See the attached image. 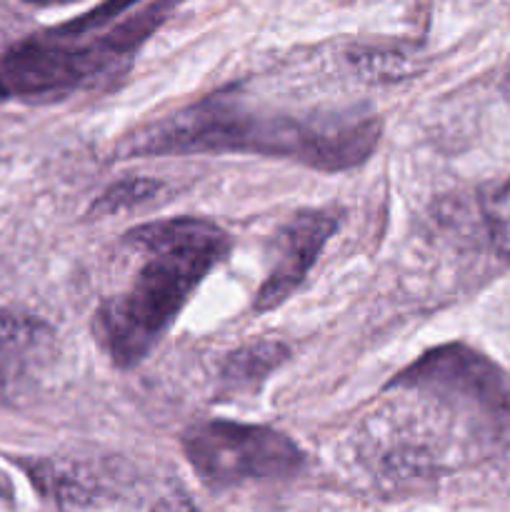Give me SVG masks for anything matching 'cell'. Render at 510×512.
I'll list each match as a JSON object with an SVG mask.
<instances>
[{
  "mask_svg": "<svg viewBox=\"0 0 510 512\" xmlns=\"http://www.w3.org/2000/svg\"><path fill=\"white\" fill-rule=\"evenodd\" d=\"M380 120L360 110H290L218 93L138 130L123 155L260 153L320 170H345L368 160Z\"/></svg>",
  "mask_w": 510,
  "mask_h": 512,
  "instance_id": "obj_1",
  "label": "cell"
},
{
  "mask_svg": "<svg viewBox=\"0 0 510 512\" xmlns=\"http://www.w3.org/2000/svg\"><path fill=\"white\" fill-rule=\"evenodd\" d=\"M378 425L380 458L408 470H430L455 455L488 453L510 438V390L478 353L448 345L425 353L388 385Z\"/></svg>",
  "mask_w": 510,
  "mask_h": 512,
  "instance_id": "obj_2",
  "label": "cell"
},
{
  "mask_svg": "<svg viewBox=\"0 0 510 512\" xmlns=\"http://www.w3.org/2000/svg\"><path fill=\"white\" fill-rule=\"evenodd\" d=\"M228 248V235L200 218L153 220L128 230L120 240L125 275L93 318L108 358L118 368L148 358Z\"/></svg>",
  "mask_w": 510,
  "mask_h": 512,
  "instance_id": "obj_3",
  "label": "cell"
},
{
  "mask_svg": "<svg viewBox=\"0 0 510 512\" xmlns=\"http://www.w3.org/2000/svg\"><path fill=\"white\" fill-rule=\"evenodd\" d=\"M173 0L100 33L73 23L30 35L0 50V100L68 93L135 53L165 18Z\"/></svg>",
  "mask_w": 510,
  "mask_h": 512,
  "instance_id": "obj_4",
  "label": "cell"
},
{
  "mask_svg": "<svg viewBox=\"0 0 510 512\" xmlns=\"http://www.w3.org/2000/svg\"><path fill=\"white\" fill-rule=\"evenodd\" d=\"M183 450L195 475L213 490L293 478L305 463L303 450L280 430L228 420L190 425Z\"/></svg>",
  "mask_w": 510,
  "mask_h": 512,
  "instance_id": "obj_5",
  "label": "cell"
},
{
  "mask_svg": "<svg viewBox=\"0 0 510 512\" xmlns=\"http://www.w3.org/2000/svg\"><path fill=\"white\" fill-rule=\"evenodd\" d=\"M335 228H338V215L328 210H303L275 233L268 270L253 300L255 313L278 308L300 288Z\"/></svg>",
  "mask_w": 510,
  "mask_h": 512,
  "instance_id": "obj_6",
  "label": "cell"
},
{
  "mask_svg": "<svg viewBox=\"0 0 510 512\" xmlns=\"http://www.w3.org/2000/svg\"><path fill=\"white\" fill-rule=\"evenodd\" d=\"M50 328L38 318L15 310H0V385L25 373L48 350Z\"/></svg>",
  "mask_w": 510,
  "mask_h": 512,
  "instance_id": "obj_7",
  "label": "cell"
},
{
  "mask_svg": "<svg viewBox=\"0 0 510 512\" xmlns=\"http://www.w3.org/2000/svg\"><path fill=\"white\" fill-rule=\"evenodd\" d=\"M285 358H288V350L278 343L248 345V348L233 350L228 355L223 365V378L233 385H250L273 373Z\"/></svg>",
  "mask_w": 510,
  "mask_h": 512,
  "instance_id": "obj_8",
  "label": "cell"
},
{
  "mask_svg": "<svg viewBox=\"0 0 510 512\" xmlns=\"http://www.w3.org/2000/svg\"><path fill=\"white\" fill-rule=\"evenodd\" d=\"M353 68L360 78L370 83H383V80H400L405 75H413L418 70L415 60L408 53L398 50H358L350 55Z\"/></svg>",
  "mask_w": 510,
  "mask_h": 512,
  "instance_id": "obj_9",
  "label": "cell"
},
{
  "mask_svg": "<svg viewBox=\"0 0 510 512\" xmlns=\"http://www.w3.org/2000/svg\"><path fill=\"white\" fill-rule=\"evenodd\" d=\"M158 190L160 185L155 183V180H145V178L123 180V183L105 190V193L93 203L90 213L108 215V213H118V210H125V208H133V205H143L145 200L155 198Z\"/></svg>",
  "mask_w": 510,
  "mask_h": 512,
  "instance_id": "obj_10",
  "label": "cell"
},
{
  "mask_svg": "<svg viewBox=\"0 0 510 512\" xmlns=\"http://www.w3.org/2000/svg\"><path fill=\"white\" fill-rule=\"evenodd\" d=\"M485 228L500 255H510V180L493 190L483 203Z\"/></svg>",
  "mask_w": 510,
  "mask_h": 512,
  "instance_id": "obj_11",
  "label": "cell"
},
{
  "mask_svg": "<svg viewBox=\"0 0 510 512\" xmlns=\"http://www.w3.org/2000/svg\"><path fill=\"white\" fill-rule=\"evenodd\" d=\"M28 3H35V5H65V3H75V0H28Z\"/></svg>",
  "mask_w": 510,
  "mask_h": 512,
  "instance_id": "obj_12",
  "label": "cell"
}]
</instances>
